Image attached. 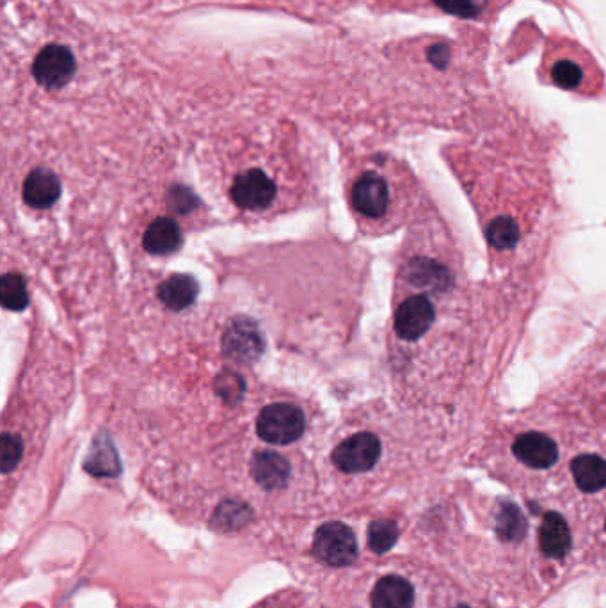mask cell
<instances>
[{
	"instance_id": "1",
	"label": "cell",
	"mask_w": 606,
	"mask_h": 608,
	"mask_svg": "<svg viewBox=\"0 0 606 608\" xmlns=\"http://www.w3.org/2000/svg\"><path fill=\"white\" fill-rule=\"evenodd\" d=\"M304 427L306 418L303 411L288 402L269 404L256 418L258 436L271 445L294 443L303 436Z\"/></svg>"
},
{
	"instance_id": "2",
	"label": "cell",
	"mask_w": 606,
	"mask_h": 608,
	"mask_svg": "<svg viewBox=\"0 0 606 608\" xmlns=\"http://www.w3.org/2000/svg\"><path fill=\"white\" fill-rule=\"evenodd\" d=\"M313 552L329 566H349L358 557V543L354 532L340 521H331L317 530Z\"/></svg>"
},
{
	"instance_id": "3",
	"label": "cell",
	"mask_w": 606,
	"mask_h": 608,
	"mask_svg": "<svg viewBox=\"0 0 606 608\" xmlns=\"http://www.w3.org/2000/svg\"><path fill=\"white\" fill-rule=\"evenodd\" d=\"M265 351L264 335L249 317H235L223 335V354L235 363H253Z\"/></svg>"
},
{
	"instance_id": "4",
	"label": "cell",
	"mask_w": 606,
	"mask_h": 608,
	"mask_svg": "<svg viewBox=\"0 0 606 608\" xmlns=\"http://www.w3.org/2000/svg\"><path fill=\"white\" fill-rule=\"evenodd\" d=\"M381 441L372 432H358L342 441L333 452V463L343 473L372 470L381 459Z\"/></svg>"
},
{
	"instance_id": "5",
	"label": "cell",
	"mask_w": 606,
	"mask_h": 608,
	"mask_svg": "<svg viewBox=\"0 0 606 608\" xmlns=\"http://www.w3.org/2000/svg\"><path fill=\"white\" fill-rule=\"evenodd\" d=\"M75 57L63 45H48L32 64V75L43 88H64L75 75Z\"/></svg>"
},
{
	"instance_id": "6",
	"label": "cell",
	"mask_w": 606,
	"mask_h": 608,
	"mask_svg": "<svg viewBox=\"0 0 606 608\" xmlns=\"http://www.w3.org/2000/svg\"><path fill=\"white\" fill-rule=\"evenodd\" d=\"M436 319L434 304L427 294H415L402 301L395 312V333L406 342L420 340Z\"/></svg>"
},
{
	"instance_id": "7",
	"label": "cell",
	"mask_w": 606,
	"mask_h": 608,
	"mask_svg": "<svg viewBox=\"0 0 606 608\" xmlns=\"http://www.w3.org/2000/svg\"><path fill=\"white\" fill-rule=\"evenodd\" d=\"M276 198V184L260 169H249L232 185V200L246 210H262Z\"/></svg>"
},
{
	"instance_id": "8",
	"label": "cell",
	"mask_w": 606,
	"mask_h": 608,
	"mask_svg": "<svg viewBox=\"0 0 606 608\" xmlns=\"http://www.w3.org/2000/svg\"><path fill=\"white\" fill-rule=\"evenodd\" d=\"M591 66L594 64L587 54L576 56L575 50H564L562 54L551 59L548 75H550L551 82L559 88L566 89V91H582L583 88L589 86L592 73H596L589 72Z\"/></svg>"
},
{
	"instance_id": "9",
	"label": "cell",
	"mask_w": 606,
	"mask_h": 608,
	"mask_svg": "<svg viewBox=\"0 0 606 608\" xmlns=\"http://www.w3.org/2000/svg\"><path fill=\"white\" fill-rule=\"evenodd\" d=\"M352 205L361 216L379 219L390 205V189L383 176L365 173L359 176L352 187Z\"/></svg>"
},
{
	"instance_id": "10",
	"label": "cell",
	"mask_w": 606,
	"mask_h": 608,
	"mask_svg": "<svg viewBox=\"0 0 606 608\" xmlns=\"http://www.w3.org/2000/svg\"><path fill=\"white\" fill-rule=\"evenodd\" d=\"M512 452L519 461L534 470H546L559 461V447L543 432H523L512 443Z\"/></svg>"
},
{
	"instance_id": "11",
	"label": "cell",
	"mask_w": 606,
	"mask_h": 608,
	"mask_svg": "<svg viewBox=\"0 0 606 608\" xmlns=\"http://www.w3.org/2000/svg\"><path fill=\"white\" fill-rule=\"evenodd\" d=\"M61 196V182L54 171L32 169L24 182V201L32 208H50Z\"/></svg>"
},
{
	"instance_id": "12",
	"label": "cell",
	"mask_w": 606,
	"mask_h": 608,
	"mask_svg": "<svg viewBox=\"0 0 606 608\" xmlns=\"http://www.w3.org/2000/svg\"><path fill=\"white\" fill-rule=\"evenodd\" d=\"M251 475H253V479L256 480L258 486H262L267 491H274V489H281L287 484L290 464L280 454L271 452V450H262V452H256L253 456Z\"/></svg>"
},
{
	"instance_id": "13",
	"label": "cell",
	"mask_w": 606,
	"mask_h": 608,
	"mask_svg": "<svg viewBox=\"0 0 606 608\" xmlns=\"http://www.w3.org/2000/svg\"><path fill=\"white\" fill-rule=\"evenodd\" d=\"M159 299L173 312H182L194 304L200 294V285L191 274H173L160 283Z\"/></svg>"
},
{
	"instance_id": "14",
	"label": "cell",
	"mask_w": 606,
	"mask_h": 608,
	"mask_svg": "<svg viewBox=\"0 0 606 608\" xmlns=\"http://www.w3.org/2000/svg\"><path fill=\"white\" fill-rule=\"evenodd\" d=\"M143 246L152 255H171L182 246V230L175 219L159 217L144 233Z\"/></svg>"
},
{
	"instance_id": "15",
	"label": "cell",
	"mask_w": 606,
	"mask_h": 608,
	"mask_svg": "<svg viewBox=\"0 0 606 608\" xmlns=\"http://www.w3.org/2000/svg\"><path fill=\"white\" fill-rule=\"evenodd\" d=\"M413 603V585L402 576H384L372 592V608H411Z\"/></svg>"
},
{
	"instance_id": "16",
	"label": "cell",
	"mask_w": 606,
	"mask_h": 608,
	"mask_svg": "<svg viewBox=\"0 0 606 608\" xmlns=\"http://www.w3.org/2000/svg\"><path fill=\"white\" fill-rule=\"evenodd\" d=\"M541 550L550 559H562L571 548V532L559 512H548L539 530Z\"/></svg>"
},
{
	"instance_id": "17",
	"label": "cell",
	"mask_w": 606,
	"mask_h": 608,
	"mask_svg": "<svg viewBox=\"0 0 606 608\" xmlns=\"http://www.w3.org/2000/svg\"><path fill=\"white\" fill-rule=\"evenodd\" d=\"M576 486L585 493H596L606 488V459L596 454H582L571 463Z\"/></svg>"
},
{
	"instance_id": "18",
	"label": "cell",
	"mask_w": 606,
	"mask_h": 608,
	"mask_svg": "<svg viewBox=\"0 0 606 608\" xmlns=\"http://www.w3.org/2000/svg\"><path fill=\"white\" fill-rule=\"evenodd\" d=\"M84 468L96 477H114L121 472L120 457L111 440L105 434H98L91 447Z\"/></svg>"
},
{
	"instance_id": "19",
	"label": "cell",
	"mask_w": 606,
	"mask_h": 608,
	"mask_svg": "<svg viewBox=\"0 0 606 608\" xmlns=\"http://www.w3.org/2000/svg\"><path fill=\"white\" fill-rule=\"evenodd\" d=\"M496 534L505 543H518L527 534V520L523 512L519 511L518 505H502V509L496 516Z\"/></svg>"
},
{
	"instance_id": "20",
	"label": "cell",
	"mask_w": 606,
	"mask_h": 608,
	"mask_svg": "<svg viewBox=\"0 0 606 608\" xmlns=\"http://www.w3.org/2000/svg\"><path fill=\"white\" fill-rule=\"evenodd\" d=\"M0 299L6 310L24 312L29 306V292L24 276L18 272H8L0 280Z\"/></svg>"
},
{
	"instance_id": "21",
	"label": "cell",
	"mask_w": 606,
	"mask_h": 608,
	"mask_svg": "<svg viewBox=\"0 0 606 608\" xmlns=\"http://www.w3.org/2000/svg\"><path fill=\"white\" fill-rule=\"evenodd\" d=\"M399 539V527L391 520H377L368 527V546L375 553L390 552Z\"/></svg>"
},
{
	"instance_id": "22",
	"label": "cell",
	"mask_w": 606,
	"mask_h": 608,
	"mask_svg": "<svg viewBox=\"0 0 606 608\" xmlns=\"http://www.w3.org/2000/svg\"><path fill=\"white\" fill-rule=\"evenodd\" d=\"M487 240L495 249L514 248L519 240V226L512 219H495L487 228Z\"/></svg>"
},
{
	"instance_id": "23",
	"label": "cell",
	"mask_w": 606,
	"mask_h": 608,
	"mask_svg": "<svg viewBox=\"0 0 606 608\" xmlns=\"http://www.w3.org/2000/svg\"><path fill=\"white\" fill-rule=\"evenodd\" d=\"M436 8L445 11L448 15L463 16V18H477L486 13L491 0H432Z\"/></svg>"
},
{
	"instance_id": "24",
	"label": "cell",
	"mask_w": 606,
	"mask_h": 608,
	"mask_svg": "<svg viewBox=\"0 0 606 608\" xmlns=\"http://www.w3.org/2000/svg\"><path fill=\"white\" fill-rule=\"evenodd\" d=\"M24 456V443L18 434L4 432L0 441V461H2V472L9 473L15 470Z\"/></svg>"
},
{
	"instance_id": "25",
	"label": "cell",
	"mask_w": 606,
	"mask_h": 608,
	"mask_svg": "<svg viewBox=\"0 0 606 608\" xmlns=\"http://www.w3.org/2000/svg\"><path fill=\"white\" fill-rule=\"evenodd\" d=\"M216 388L217 393L230 404L239 402L240 397L244 395V381L233 372H228V374L223 372L221 376L217 377Z\"/></svg>"
},
{
	"instance_id": "26",
	"label": "cell",
	"mask_w": 606,
	"mask_h": 608,
	"mask_svg": "<svg viewBox=\"0 0 606 608\" xmlns=\"http://www.w3.org/2000/svg\"><path fill=\"white\" fill-rule=\"evenodd\" d=\"M455 608H471V607H466V605H459V607H455Z\"/></svg>"
}]
</instances>
